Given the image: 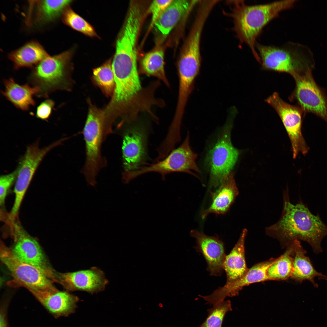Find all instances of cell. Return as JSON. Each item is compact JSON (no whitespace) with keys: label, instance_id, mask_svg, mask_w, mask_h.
Returning a JSON list of instances; mask_svg holds the SVG:
<instances>
[{"label":"cell","instance_id":"obj_18","mask_svg":"<svg viewBox=\"0 0 327 327\" xmlns=\"http://www.w3.org/2000/svg\"><path fill=\"white\" fill-rule=\"evenodd\" d=\"M199 1L172 0L156 21L153 27L160 36L164 38Z\"/></svg>","mask_w":327,"mask_h":327},{"label":"cell","instance_id":"obj_26","mask_svg":"<svg viewBox=\"0 0 327 327\" xmlns=\"http://www.w3.org/2000/svg\"><path fill=\"white\" fill-rule=\"evenodd\" d=\"M111 59L93 70V79L107 96H112L115 88L114 73Z\"/></svg>","mask_w":327,"mask_h":327},{"label":"cell","instance_id":"obj_17","mask_svg":"<svg viewBox=\"0 0 327 327\" xmlns=\"http://www.w3.org/2000/svg\"><path fill=\"white\" fill-rule=\"evenodd\" d=\"M55 319L67 317L75 312L78 297L67 291H44L26 288Z\"/></svg>","mask_w":327,"mask_h":327},{"label":"cell","instance_id":"obj_28","mask_svg":"<svg viewBox=\"0 0 327 327\" xmlns=\"http://www.w3.org/2000/svg\"><path fill=\"white\" fill-rule=\"evenodd\" d=\"M62 14L63 21L66 25L89 37L97 36L92 26L70 8L67 7Z\"/></svg>","mask_w":327,"mask_h":327},{"label":"cell","instance_id":"obj_3","mask_svg":"<svg viewBox=\"0 0 327 327\" xmlns=\"http://www.w3.org/2000/svg\"><path fill=\"white\" fill-rule=\"evenodd\" d=\"M237 113L235 107L230 109L225 124L215 144L208 151L205 164L209 173L210 187H219L235 165L239 151L233 145L231 132L234 119Z\"/></svg>","mask_w":327,"mask_h":327},{"label":"cell","instance_id":"obj_29","mask_svg":"<svg viewBox=\"0 0 327 327\" xmlns=\"http://www.w3.org/2000/svg\"><path fill=\"white\" fill-rule=\"evenodd\" d=\"M232 310L229 300H223L213 305V307L207 310L208 316L199 327H222L226 314Z\"/></svg>","mask_w":327,"mask_h":327},{"label":"cell","instance_id":"obj_25","mask_svg":"<svg viewBox=\"0 0 327 327\" xmlns=\"http://www.w3.org/2000/svg\"><path fill=\"white\" fill-rule=\"evenodd\" d=\"M289 244L285 253L268 268L267 274L270 280H284L291 277L293 269L295 240Z\"/></svg>","mask_w":327,"mask_h":327},{"label":"cell","instance_id":"obj_14","mask_svg":"<svg viewBox=\"0 0 327 327\" xmlns=\"http://www.w3.org/2000/svg\"><path fill=\"white\" fill-rule=\"evenodd\" d=\"M272 259L256 264L248 269L246 272L239 279L229 283H226L223 287H219L211 294L203 296L207 303L214 305L224 300L227 297L237 295L243 287L254 283L270 280L267 274L269 267L278 259Z\"/></svg>","mask_w":327,"mask_h":327},{"label":"cell","instance_id":"obj_23","mask_svg":"<svg viewBox=\"0 0 327 327\" xmlns=\"http://www.w3.org/2000/svg\"><path fill=\"white\" fill-rule=\"evenodd\" d=\"M293 269L291 277L295 280L301 282L305 280L310 281L315 287L318 285L314 279L316 277L327 280V276L318 272L314 268L310 260L306 256V251L303 248L299 240H295Z\"/></svg>","mask_w":327,"mask_h":327},{"label":"cell","instance_id":"obj_6","mask_svg":"<svg viewBox=\"0 0 327 327\" xmlns=\"http://www.w3.org/2000/svg\"><path fill=\"white\" fill-rule=\"evenodd\" d=\"M89 109L83 130L86 147V160L83 173L89 185L95 187L96 177L105 162L101 153V146L106 137L103 110L89 101Z\"/></svg>","mask_w":327,"mask_h":327},{"label":"cell","instance_id":"obj_10","mask_svg":"<svg viewBox=\"0 0 327 327\" xmlns=\"http://www.w3.org/2000/svg\"><path fill=\"white\" fill-rule=\"evenodd\" d=\"M14 243L11 250L22 261L41 271L53 282L56 272L50 266L38 242L16 220L10 221Z\"/></svg>","mask_w":327,"mask_h":327},{"label":"cell","instance_id":"obj_5","mask_svg":"<svg viewBox=\"0 0 327 327\" xmlns=\"http://www.w3.org/2000/svg\"><path fill=\"white\" fill-rule=\"evenodd\" d=\"M71 56L70 51L49 56L35 66L29 76V81L33 87L38 88L37 97L47 98L51 93L56 90L69 89L68 68Z\"/></svg>","mask_w":327,"mask_h":327},{"label":"cell","instance_id":"obj_4","mask_svg":"<svg viewBox=\"0 0 327 327\" xmlns=\"http://www.w3.org/2000/svg\"><path fill=\"white\" fill-rule=\"evenodd\" d=\"M256 47L264 69L286 73L293 76L307 68H314L313 54L306 46L293 44L290 47H281L256 43Z\"/></svg>","mask_w":327,"mask_h":327},{"label":"cell","instance_id":"obj_16","mask_svg":"<svg viewBox=\"0 0 327 327\" xmlns=\"http://www.w3.org/2000/svg\"><path fill=\"white\" fill-rule=\"evenodd\" d=\"M190 235L196 240V250L204 257L207 269L211 275L220 276L222 273L226 255L223 243L218 237L207 236L197 230H192Z\"/></svg>","mask_w":327,"mask_h":327},{"label":"cell","instance_id":"obj_15","mask_svg":"<svg viewBox=\"0 0 327 327\" xmlns=\"http://www.w3.org/2000/svg\"><path fill=\"white\" fill-rule=\"evenodd\" d=\"M55 279L56 282L68 291L80 290L92 293L103 290L107 282L103 272L95 267L71 272H56Z\"/></svg>","mask_w":327,"mask_h":327},{"label":"cell","instance_id":"obj_27","mask_svg":"<svg viewBox=\"0 0 327 327\" xmlns=\"http://www.w3.org/2000/svg\"><path fill=\"white\" fill-rule=\"evenodd\" d=\"M71 0H42L38 3V20L46 22L53 20L63 13Z\"/></svg>","mask_w":327,"mask_h":327},{"label":"cell","instance_id":"obj_12","mask_svg":"<svg viewBox=\"0 0 327 327\" xmlns=\"http://www.w3.org/2000/svg\"><path fill=\"white\" fill-rule=\"evenodd\" d=\"M266 101L276 110L283 124L291 142L293 158H296L299 153L306 155L309 148L302 133L301 109L284 101L277 92L274 93Z\"/></svg>","mask_w":327,"mask_h":327},{"label":"cell","instance_id":"obj_11","mask_svg":"<svg viewBox=\"0 0 327 327\" xmlns=\"http://www.w3.org/2000/svg\"><path fill=\"white\" fill-rule=\"evenodd\" d=\"M61 142V140L57 141L42 149L39 147L38 143L27 147L17 169L14 190L15 201L9 215L10 218L16 219L25 193L39 164L46 154Z\"/></svg>","mask_w":327,"mask_h":327},{"label":"cell","instance_id":"obj_30","mask_svg":"<svg viewBox=\"0 0 327 327\" xmlns=\"http://www.w3.org/2000/svg\"><path fill=\"white\" fill-rule=\"evenodd\" d=\"M17 170L8 174L1 176L0 178V204L3 207L8 193L10 188L15 182L17 175Z\"/></svg>","mask_w":327,"mask_h":327},{"label":"cell","instance_id":"obj_20","mask_svg":"<svg viewBox=\"0 0 327 327\" xmlns=\"http://www.w3.org/2000/svg\"><path fill=\"white\" fill-rule=\"evenodd\" d=\"M247 230L244 229L239 239L230 253L226 255L223 269L226 275V283L241 277L247 271L245 258V242Z\"/></svg>","mask_w":327,"mask_h":327},{"label":"cell","instance_id":"obj_2","mask_svg":"<svg viewBox=\"0 0 327 327\" xmlns=\"http://www.w3.org/2000/svg\"><path fill=\"white\" fill-rule=\"evenodd\" d=\"M296 0H282L260 5H248L243 1L228 2L231 6L229 15L232 18L233 29L239 41L247 44L259 63L256 50V40L264 27L282 12L292 8Z\"/></svg>","mask_w":327,"mask_h":327},{"label":"cell","instance_id":"obj_32","mask_svg":"<svg viewBox=\"0 0 327 327\" xmlns=\"http://www.w3.org/2000/svg\"><path fill=\"white\" fill-rule=\"evenodd\" d=\"M54 104V102L51 99H47L43 101L37 108L36 117L43 120L48 119Z\"/></svg>","mask_w":327,"mask_h":327},{"label":"cell","instance_id":"obj_13","mask_svg":"<svg viewBox=\"0 0 327 327\" xmlns=\"http://www.w3.org/2000/svg\"><path fill=\"white\" fill-rule=\"evenodd\" d=\"M130 123L123 134L122 147L124 171L135 170L146 164L148 159V130L144 123Z\"/></svg>","mask_w":327,"mask_h":327},{"label":"cell","instance_id":"obj_24","mask_svg":"<svg viewBox=\"0 0 327 327\" xmlns=\"http://www.w3.org/2000/svg\"><path fill=\"white\" fill-rule=\"evenodd\" d=\"M140 71L142 74L157 78L169 87L165 71L164 53L162 49H157L146 54L141 61Z\"/></svg>","mask_w":327,"mask_h":327},{"label":"cell","instance_id":"obj_8","mask_svg":"<svg viewBox=\"0 0 327 327\" xmlns=\"http://www.w3.org/2000/svg\"><path fill=\"white\" fill-rule=\"evenodd\" d=\"M0 257L14 277L15 286L38 290H58L53 285L54 282L41 271L20 260L2 242L0 243Z\"/></svg>","mask_w":327,"mask_h":327},{"label":"cell","instance_id":"obj_33","mask_svg":"<svg viewBox=\"0 0 327 327\" xmlns=\"http://www.w3.org/2000/svg\"><path fill=\"white\" fill-rule=\"evenodd\" d=\"M10 298L2 299L0 305V327H10L8 313Z\"/></svg>","mask_w":327,"mask_h":327},{"label":"cell","instance_id":"obj_7","mask_svg":"<svg viewBox=\"0 0 327 327\" xmlns=\"http://www.w3.org/2000/svg\"><path fill=\"white\" fill-rule=\"evenodd\" d=\"M197 157V155L190 146L189 134L187 133L182 144L172 151L164 159L135 170L124 171L122 179L124 183H127L142 174L151 172L160 173L163 180L165 179L167 174L175 172L187 173L199 178L193 172V171L201 172L196 162Z\"/></svg>","mask_w":327,"mask_h":327},{"label":"cell","instance_id":"obj_9","mask_svg":"<svg viewBox=\"0 0 327 327\" xmlns=\"http://www.w3.org/2000/svg\"><path fill=\"white\" fill-rule=\"evenodd\" d=\"M313 68H308L293 76L296 87L292 97L304 113L314 114L327 123V97L314 80Z\"/></svg>","mask_w":327,"mask_h":327},{"label":"cell","instance_id":"obj_19","mask_svg":"<svg viewBox=\"0 0 327 327\" xmlns=\"http://www.w3.org/2000/svg\"><path fill=\"white\" fill-rule=\"evenodd\" d=\"M211 194V204L208 208L202 211L201 217L203 219L210 213L223 214L229 210L239 194L233 173L230 172L218 189Z\"/></svg>","mask_w":327,"mask_h":327},{"label":"cell","instance_id":"obj_22","mask_svg":"<svg viewBox=\"0 0 327 327\" xmlns=\"http://www.w3.org/2000/svg\"><path fill=\"white\" fill-rule=\"evenodd\" d=\"M43 47L38 42L31 41L9 54L15 69L36 66L48 56Z\"/></svg>","mask_w":327,"mask_h":327},{"label":"cell","instance_id":"obj_1","mask_svg":"<svg viewBox=\"0 0 327 327\" xmlns=\"http://www.w3.org/2000/svg\"><path fill=\"white\" fill-rule=\"evenodd\" d=\"M289 199L286 192L281 217L276 223L266 228V232L288 244L295 240L305 241L315 253L322 252L321 243L327 236V225L319 215L312 214L304 204H293Z\"/></svg>","mask_w":327,"mask_h":327},{"label":"cell","instance_id":"obj_31","mask_svg":"<svg viewBox=\"0 0 327 327\" xmlns=\"http://www.w3.org/2000/svg\"><path fill=\"white\" fill-rule=\"evenodd\" d=\"M172 0H155L150 3L148 9V12L151 15L150 28L153 27L156 21Z\"/></svg>","mask_w":327,"mask_h":327},{"label":"cell","instance_id":"obj_21","mask_svg":"<svg viewBox=\"0 0 327 327\" xmlns=\"http://www.w3.org/2000/svg\"><path fill=\"white\" fill-rule=\"evenodd\" d=\"M3 83L5 89L1 91L2 94L17 108L26 111L35 105L33 96L38 94V88L28 84H19L11 78L4 80Z\"/></svg>","mask_w":327,"mask_h":327}]
</instances>
